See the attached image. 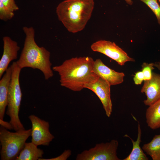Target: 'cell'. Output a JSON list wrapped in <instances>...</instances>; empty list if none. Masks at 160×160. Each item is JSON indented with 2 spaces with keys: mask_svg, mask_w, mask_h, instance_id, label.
I'll return each mask as SVG.
<instances>
[{
  "mask_svg": "<svg viewBox=\"0 0 160 160\" xmlns=\"http://www.w3.org/2000/svg\"><path fill=\"white\" fill-rule=\"evenodd\" d=\"M94 62L89 57H72L52 69L58 73L61 86L79 92L84 88L85 85L95 82L99 78L93 71Z\"/></svg>",
  "mask_w": 160,
  "mask_h": 160,
  "instance_id": "obj_1",
  "label": "cell"
},
{
  "mask_svg": "<svg viewBox=\"0 0 160 160\" xmlns=\"http://www.w3.org/2000/svg\"><path fill=\"white\" fill-rule=\"evenodd\" d=\"M23 30L25 38L20 58L16 61L17 65L21 69L28 67L39 70L43 73L45 79H49L53 76L50 52L36 43L35 30L33 27L24 26Z\"/></svg>",
  "mask_w": 160,
  "mask_h": 160,
  "instance_id": "obj_2",
  "label": "cell"
},
{
  "mask_svg": "<svg viewBox=\"0 0 160 160\" xmlns=\"http://www.w3.org/2000/svg\"><path fill=\"white\" fill-rule=\"evenodd\" d=\"M94 0H65L56 9L58 18L69 32L82 30L90 19L94 8Z\"/></svg>",
  "mask_w": 160,
  "mask_h": 160,
  "instance_id": "obj_3",
  "label": "cell"
},
{
  "mask_svg": "<svg viewBox=\"0 0 160 160\" xmlns=\"http://www.w3.org/2000/svg\"><path fill=\"white\" fill-rule=\"evenodd\" d=\"M12 69L11 80L9 84L6 114L10 118L9 122L13 129L15 131L25 129L19 117V112L22 97L19 81L22 69L16 61L10 66Z\"/></svg>",
  "mask_w": 160,
  "mask_h": 160,
  "instance_id": "obj_4",
  "label": "cell"
},
{
  "mask_svg": "<svg viewBox=\"0 0 160 160\" xmlns=\"http://www.w3.org/2000/svg\"><path fill=\"white\" fill-rule=\"evenodd\" d=\"M31 129L12 132L1 126L0 127V151L1 160L16 159L31 136Z\"/></svg>",
  "mask_w": 160,
  "mask_h": 160,
  "instance_id": "obj_5",
  "label": "cell"
},
{
  "mask_svg": "<svg viewBox=\"0 0 160 160\" xmlns=\"http://www.w3.org/2000/svg\"><path fill=\"white\" fill-rule=\"evenodd\" d=\"M119 143L116 140L96 144L95 146L78 154L77 160H119L117 151Z\"/></svg>",
  "mask_w": 160,
  "mask_h": 160,
  "instance_id": "obj_6",
  "label": "cell"
},
{
  "mask_svg": "<svg viewBox=\"0 0 160 160\" xmlns=\"http://www.w3.org/2000/svg\"><path fill=\"white\" fill-rule=\"evenodd\" d=\"M91 48L94 52L105 55L120 65H124L127 62L135 61L114 42L105 40H98L91 45Z\"/></svg>",
  "mask_w": 160,
  "mask_h": 160,
  "instance_id": "obj_7",
  "label": "cell"
},
{
  "mask_svg": "<svg viewBox=\"0 0 160 160\" xmlns=\"http://www.w3.org/2000/svg\"><path fill=\"white\" fill-rule=\"evenodd\" d=\"M28 118L32 124L31 142L37 146L49 145L54 138L49 131V123L34 115Z\"/></svg>",
  "mask_w": 160,
  "mask_h": 160,
  "instance_id": "obj_8",
  "label": "cell"
},
{
  "mask_svg": "<svg viewBox=\"0 0 160 160\" xmlns=\"http://www.w3.org/2000/svg\"><path fill=\"white\" fill-rule=\"evenodd\" d=\"M111 86L108 82L99 77L95 82L87 84L84 86V88L91 90L98 97L108 117L111 116L112 109L111 97Z\"/></svg>",
  "mask_w": 160,
  "mask_h": 160,
  "instance_id": "obj_9",
  "label": "cell"
},
{
  "mask_svg": "<svg viewBox=\"0 0 160 160\" xmlns=\"http://www.w3.org/2000/svg\"><path fill=\"white\" fill-rule=\"evenodd\" d=\"M93 71L99 77L108 82L111 85L120 84L124 81V73L116 72L105 65L100 59L94 60Z\"/></svg>",
  "mask_w": 160,
  "mask_h": 160,
  "instance_id": "obj_10",
  "label": "cell"
},
{
  "mask_svg": "<svg viewBox=\"0 0 160 160\" xmlns=\"http://www.w3.org/2000/svg\"><path fill=\"white\" fill-rule=\"evenodd\" d=\"M3 51L0 60V78L8 68L10 63L17 58L20 47L17 42L10 37L5 36L3 38Z\"/></svg>",
  "mask_w": 160,
  "mask_h": 160,
  "instance_id": "obj_11",
  "label": "cell"
},
{
  "mask_svg": "<svg viewBox=\"0 0 160 160\" xmlns=\"http://www.w3.org/2000/svg\"><path fill=\"white\" fill-rule=\"evenodd\" d=\"M141 92L145 94L147 98L144 104L149 106L160 99V74L152 73L151 79L144 81Z\"/></svg>",
  "mask_w": 160,
  "mask_h": 160,
  "instance_id": "obj_12",
  "label": "cell"
},
{
  "mask_svg": "<svg viewBox=\"0 0 160 160\" xmlns=\"http://www.w3.org/2000/svg\"><path fill=\"white\" fill-rule=\"evenodd\" d=\"M12 68L6 71L0 80V119L4 120L6 108L7 105L9 87L11 78Z\"/></svg>",
  "mask_w": 160,
  "mask_h": 160,
  "instance_id": "obj_13",
  "label": "cell"
},
{
  "mask_svg": "<svg viewBox=\"0 0 160 160\" xmlns=\"http://www.w3.org/2000/svg\"><path fill=\"white\" fill-rule=\"evenodd\" d=\"M146 122L152 129L160 128V99L149 106L146 111Z\"/></svg>",
  "mask_w": 160,
  "mask_h": 160,
  "instance_id": "obj_14",
  "label": "cell"
},
{
  "mask_svg": "<svg viewBox=\"0 0 160 160\" xmlns=\"http://www.w3.org/2000/svg\"><path fill=\"white\" fill-rule=\"evenodd\" d=\"M32 142L25 143L16 160H37L42 157L43 150Z\"/></svg>",
  "mask_w": 160,
  "mask_h": 160,
  "instance_id": "obj_15",
  "label": "cell"
},
{
  "mask_svg": "<svg viewBox=\"0 0 160 160\" xmlns=\"http://www.w3.org/2000/svg\"><path fill=\"white\" fill-rule=\"evenodd\" d=\"M138 134L137 140L135 141L129 135L126 134L124 136L129 138L132 143L133 147L132 150L129 154L123 160H148V158L144 153L141 149L140 144L141 141V130L139 122L138 121Z\"/></svg>",
  "mask_w": 160,
  "mask_h": 160,
  "instance_id": "obj_16",
  "label": "cell"
},
{
  "mask_svg": "<svg viewBox=\"0 0 160 160\" xmlns=\"http://www.w3.org/2000/svg\"><path fill=\"white\" fill-rule=\"evenodd\" d=\"M142 149L153 160H160V135H156L149 143L143 145Z\"/></svg>",
  "mask_w": 160,
  "mask_h": 160,
  "instance_id": "obj_17",
  "label": "cell"
},
{
  "mask_svg": "<svg viewBox=\"0 0 160 160\" xmlns=\"http://www.w3.org/2000/svg\"><path fill=\"white\" fill-rule=\"evenodd\" d=\"M146 4L155 15L160 25V5L157 0H139Z\"/></svg>",
  "mask_w": 160,
  "mask_h": 160,
  "instance_id": "obj_18",
  "label": "cell"
},
{
  "mask_svg": "<svg viewBox=\"0 0 160 160\" xmlns=\"http://www.w3.org/2000/svg\"><path fill=\"white\" fill-rule=\"evenodd\" d=\"M14 15V12L8 8L0 0V19L6 21L12 19Z\"/></svg>",
  "mask_w": 160,
  "mask_h": 160,
  "instance_id": "obj_19",
  "label": "cell"
},
{
  "mask_svg": "<svg viewBox=\"0 0 160 160\" xmlns=\"http://www.w3.org/2000/svg\"><path fill=\"white\" fill-rule=\"evenodd\" d=\"M141 66L142 71L144 77V81L150 79L152 76V71L154 69V63H148L144 62Z\"/></svg>",
  "mask_w": 160,
  "mask_h": 160,
  "instance_id": "obj_20",
  "label": "cell"
},
{
  "mask_svg": "<svg viewBox=\"0 0 160 160\" xmlns=\"http://www.w3.org/2000/svg\"><path fill=\"white\" fill-rule=\"evenodd\" d=\"M4 4L12 12L18 10L19 8L15 0H1Z\"/></svg>",
  "mask_w": 160,
  "mask_h": 160,
  "instance_id": "obj_21",
  "label": "cell"
},
{
  "mask_svg": "<svg viewBox=\"0 0 160 160\" xmlns=\"http://www.w3.org/2000/svg\"><path fill=\"white\" fill-rule=\"evenodd\" d=\"M71 151L69 150H65L60 156L54 158L45 159L42 158L39 159V160H66L71 155Z\"/></svg>",
  "mask_w": 160,
  "mask_h": 160,
  "instance_id": "obj_22",
  "label": "cell"
},
{
  "mask_svg": "<svg viewBox=\"0 0 160 160\" xmlns=\"http://www.w3.org/2000/svg\"><path fill=\"white\" fill-rule=\"evenodd\" d=\"M133 81L136 85H140L144 81V77L142 71H138L135 73Z\"/></svg>",
  "mask_w": 160,
  "mask_h": 160,
  "instance_id": "obj_23",
  "label": "cell"
},
{
  "mask_svg": "<svg viewBox=\"0 0 160 160\" xmlns=\"http://www.w3.org/2000/svg\"><path fill=\"white\" fill-rule=\"evenodd\" d=\"M0 124L1 126L4 127L7 129H13L12 126L9 122H8L0 119Z\"/></svg>",
  "mask_w": 160,
  "mask_h": 160,
  "instance_id": "obj_24",
  "label": "cell"
},
{
  "mask_svg": "<svg viewBox=\"0 0 160 160\" xmlns=\"http://www.w3.org/2000/svg\"><path fill=\"white\" fill-rule=\"evenodd\" d=\"M154 66L160 71V62H156L154 63Z\"/></svg>",
  "mask_w": 160,
  "mask_h": 160,
  "instance_id": "obj_25",
  "label": "cell"
},
{
  "mask_svg": "<svg viewBox=\"0 0 160 160\" xmlns=\"http://www.w3.org/2000/svg\"><path fill=\"white\" fill-rule=\"evenodd\" d=\"M126 3L129 5H132L133 3L132 0H124Z\"/></svg>",
  "mask_w": 160,
  "mask_h": 160,
  "instance_id": "obj_26",
  "label": "cell"
},
{
  "mask_svg": "<svg viewBox=\"0 0 160 160\" xmlns=\"http://www.w3.org/2000/svg\"><path fill=\"white\" fill-rule=\"evenodd\" d=\"M158 1H159L160 3V0H157Z\"/></svg>",
  "mask_w": 160,
  "mask_h": 160,
  "instance_id": "obj_27",
  "label": "cell"
}]
</instances>
